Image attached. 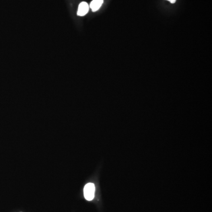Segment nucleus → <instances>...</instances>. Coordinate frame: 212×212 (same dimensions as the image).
<instances>
[{
    "instance_id": "f257e3e1",
    "label": "nucleus",
    "mask_w": 212,
    "mask_h": 212,
    "mask_svg": "<svg viewBox=\"0 0 212 212\" xmlns=\"http://www.w3.org/2000/svg\"><path fill=\"white\" fill-rule=\"evenodd\" d=\"M95 186L93 183H89L85 186L84 188V196L87 200L91 201L94 198Z\"/></svg>"
},
{
    "instance_id": "f03ea898",
    "label": "nucleus",
    "mask_w": 212,
    "mask_h": 212,
    "mask_svg": "<svg viewBox=\"0 0 212 212\" xmlns=\"http://www.w3.org/2000/svg\"><path fill=\"white\" fill-rule=\"evenodd\" d=\"M89 9V6L85 2H82L79 6L77 15L79 16H84L87 14Z\"/></svg>"
},
{
    "instance_id": "20e7f679",
    "label": "nucleus",
    "mask_w": 212,
    "mask_h": 212,
    "mask_svg": "<svg viewBox=\"0 0 212 212\" xmlns=\"http://www.w3.org/2000/svg\"><path fill=\"white\" fill-rule=\"evenodd\" d=\"M167 1H169L171 4H174L176 1V0H167Z\"/></svg>"
},
{
    "instance_id": "7ed1b4c3",
    "label": "nucleus",
    "mask_w": 212,
    "mask_h": 212,
    "mask_svg": "<svg viewBox=\"0 0 212 212\" xmlns=\"http://www.w3.org/2000/svg\"><path fill=\"white\" fill-rule=\"evenodd\" d=\"M103 3V0H93L90 3V7L91 10L93 12H95L97 11L101 7Z\"/></svg>"
}]
</instances>
